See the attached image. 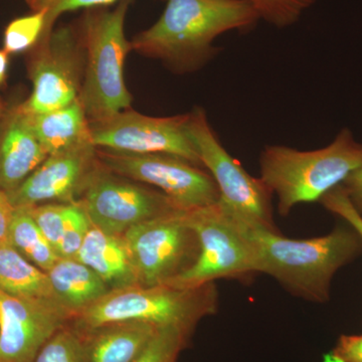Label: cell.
<instances>
[{"instance_id":"cell-8","label":"cell","mask_w":362,"mask_h":362,"mask_svg":"<svg viewBox=\"0 0 362 362\" xmlns=\"http://www.w3.org/2000/svg\"><path fill=\"white\" fill-rule=\"evenodd\" d=\"M100 163L124 177L156 188L181 211L211 206L220 192L206 168L173 154H128L97 148Z\"/></svg>"},{"instance_id":"cell-26","label":"cell","mask_w":362,"mask_h":362,"mask_svg":"<svg viewBox=\"0 0 362 362\" xmlns=\"http://www.w3.org/2000/svg\"><path fill=\"white\" fill-rule=\"evenodd\" d=\"M190 338L180 330L160 328L133 362H177L180 352L187 346Z\"/></svg>"},{"instance_id":"cell-2","label":"cell","mask_w":362,"mask_h":362,"mask_svg":"<svg viewBox=\"0 0 362 362\" xmlns=\"http://www.w3.org/2000/svg\"><path fill=\"white\" fill-rule=\"evenodd\" d=\"M242 221L256 250L259 274L313 303L329 301L335 274L362 254L361 237L347 223L322 237L295 240Z\"/></svg>"},{"instance_id":"cell-6","label":"cell","mask_w":362,"mask_h":362,"mask_svg":"<svg viewBox=\"0 0 362 362\" xmlns=\"http://www.w3.org/2000/svg\"><path fill=\"white\" fill-rule=\"evenodd\" d=\"M185 214L199 240V256L169 285L199 287L220 279L249 280L259 274L256 250L240 216L220 201Z\"/></svg>"},{"instance_id":"cell-34","label":"cell","mask_w":362,"mask_h":362,"mask_svg":"<svg viewBox=\"0 0 362 362\" xmlns=\"http://www.w3.org/2000/svg\"><path fill=\"white\" fill-rule=\"evenodd\" d=\"M8 58L9 54L4 49H0V87L6 78L7 70H8Z\"/></svg>"},{"instance_id":"cell-31","label":"cell","mask_w":362,"mask_h":362,"mask_svg":"<svg viewBox=\"0 0 362 362\" xmlns=\"http://www.w3.org/2000/svg\"><path fill=\"white\" fill-rule=\"evenodd\" d=\"M341 187L350 204L362 216V168L356 169L343 181Z\"/></svg>"},{"instance_id":"cell-1","label":"cell","mask_w":362,"mask_h":362,"mask_svg":"<svg viewBox=\"0 0 362 362\" xmlns=\"http://www.w3.org/2000/svg\"><path fill=\"white\" fill-rule=\"evenodd\" d=\"M259 21L246 0H166L160 18L136 35L131 47L176 74L194 73L218 54V37L251 32Z\"/></svg>"},{"instance_id":"cell-18","label":"cell","mask_w":362,"mask_h":362,"mask_svg":"<svg viewBox=\"0 0 362 362\" xmlns=\"http://www.w3.org/2000/svg\"><path fill=\"white\" fill-rule=\"evenodd\" d=\"M0 289L18 299L71 313L54 292L47 272L26 259L7 238L0 242Z\"/></svg>"},{"instance_id":"cell-32","label":"cell","mask_w":362,"mask_h":362,"mask_svg":"<svg viewBox=\"0 0 362 362\" xmlns=\"http://www.w3.org/2000/svg\"><path fill=\"white\" fill-rule=\"evenodd\" d=\"M14 213V206L6 192L0 189V242L6 240Z\"/></svg>"},{"instance_id":"cell-12","label":"cell","mask_w":362,"mask_h":362,"mask_svg":"<svg viewBox=\"0 0 362 362\" xmlns=\"http://www.w3.org/2000/svg\"><path fill=\"white\" fill-rule=\"evenodd\" d=\"M187 120L188 113L153 117L129 108L89 122L90 139L99 149L128 154H173L204 168L188 133Z\"/></svg>"},{"instance_id":"cell-4","label":"cell","mask_w":362,"mask_h":362,"mask_svg":"<svg viewBox=\"0 0 362 362\" xmlns=\"http://www.w3.org/2000/svg\"><path fill=\"white\" fill-rule=\"evenodd\" d=\"M218 309L216 283L194 288L135 285L111 290L74 317L70 324L76 330L86 331L105 324L141 321L192 337L197 324Z\"/></svg>"},{"instance_id":"cell-16","label":"cell","mask_w":362,"mask_h":362,"mask_svg":"<svg viewBox=\"0 0 362 362\" xmlns=\"http://www.w3.org/2000/svg\"><path fill=\"white\" fill-rule=\"evenodd\" d=\"M159 329L141 321H122L77 331L82 337L85 362H133Z\"/></svg>"},{"instance_id":"cell-17","label":"cell","mask_w":362,"mask_h":362,"mask_svg":"<svg viewBox=\"0 0 362 362\" xmlns=\"http://www.w3.org/2000/svg\"><path fill=\"white\" fill-rule=\"evenodd\" d=\"M76 259L92 269L111 290L138 285L134 265L123 235L104 232L93 226Z\"/></svg>"},{"instance_id":"cell-14","label":"cell","mask_w":362,"mask_h":362,"mask_svg":"<svg viewBox=\"0 0 362 362\" xmlns=\"http://www.w3.org/2000/svg\"><path fill=\"white\" fill-rule=\"evenodd\" d=\"M73 315L0 289V362H33L40 349Z\"/></svg>"},{"instance_id":"cell-15","label":"cell","mask_w":362,"mask_h":362,"mask_svg":"<svg viewBox=\"0 0 362 362\" xmlns=\"http://www.w3.org/2000/svg\"><path fill=\"white\" fill-rule=\"evenodd\" d=\"M21 104L0 119V189L13 192L47 158Z\"/></svg>"},{"instance_id":"cell-33","label":"cell","mask_w":362,"mask_h":362,"mask_svg":"<svg viewBox=\"0 0 362 362\" xmlns=\"http://www.w3.org/2000/svg\"><path fill=\"white\" fill-rule=\"evenodd\" d=\"M25 1L33 11H42V9H47L49 11L58 0H25Z\"/></svg>"},{"instance_id":"cell-5","label":"cell","mask_w":362,"mask_h":362,"mask_svg":"<svg viewBox=\"0 0 362 362\" xmlns=\"http://www.w3.org/2000/svg\"><path fill=\"white\" fill-rule=\"evenodd\" d=\"M132 0H119L113 9H88L80 33L85 47V73L81 103L89 122L104 120L129 109L132 102L124 78V64L131 42L125 20Z\"/></svg>"},{"instance_id":"cell-25","label":"cell","mask_w":362,"mask_h":362,"mask_svg":"<svg viewBox=\"0 0 362 362\" xmlns=\"http://www.w3.org/2000/svg\"><path fill=\"white\" fill-rule=\"evenodd\" d=\"M93 225L78 202L69 204L63 237L57 252L59 258L76 259Z\"/></svg>"},{"instance_id":"cell-35","label":"cell","mask_w":362,"mask_h":362,"mask_svg":"<svg viewBox=\"0 0 362 362\" xmlns=\"http://www.w3.org/2000/svg\"><path fill=\"white\" fill-rule=\"evenodd\" d=\"M4 107H2L1 103H0V119H1L2 114H4Z\"/></svg>"},{"instance_id":"cell-19","label":"cell","mask_w":362,"mask_h":362,"mask_svg":"<svg viewBox=\"0 0 362 362\" xmlns=\"http://www.w3.org/2000/svg\"><path fill=\"white\" fill-rule=\"evenodd\" d=\"M25 113L47 156L90 141L89 120L78 98L73 103L54 110Z\"/></svg>"},{"instance_id":"cell-11","label":"cell","mask_w":362,"mask_h":362,"mask_svg":"<svg viewBox=\"0 0 362 362\" xmlns=\"http://www.w3.org/2000/svg\"><path fill=\"white\" fill-rule=\"evenodd\" d=\"M185 213L176 211L145 221L123 233L138 285L169 284L194 263L199 256V240Z\"/></svg>"},{"instance_id":"cell-29","label":"cell","mask_w":362,"mask_h":362,"mask_svg":"<svg viewBox=\"0 0 362 362\" xmlns=\"http://www.w3.org/2000/svg\"><path fill=\"white\" fill-rule=\"evenodd\" d=\"M117 0H58L57 4L52 6L51 11L47 13V23H45V28L42 37H45L54 30V23L58 21L59 16H63L64 13L82 8L90 9L104 7L109 6V4H113Z\"/></svg>"},{"instance_id":"cell-20","label":"cell","mask_w":362,"mask_h":362,"mask_svg":"<svg viewBox=\"0 0 362 362\" xmlns=\"http://www.w3.org/2000/svg\"><path fill=\"white\" fill-rule=\"evenodd\" d=\"M47 273L59 299L74 317L111 291L103 279L76 259L59 258Z\"/></svg>"},{"instance_id":"cell-7","label":"cell","mask_w":362,"mask_h":362,"mask_svg":"<svg viewBox=\"0 0 362 362\" xmlns=\"http://www.w3.org/2000/svg\"><path fill=\"white\" fill-rule=\"evenodd\" d=\"M187 130L202 165L218 188L221 204L247 223L278 230L274 221L271 190L261 177L250 175L228 153L202 107H195L188 113Z\"/></svg>"},{"instance_id":"cell-30","label":"cell","mask_w":362,"mask_h":362,"mask_svg":"<svg viewBox=\"0 0 362 362\" xmlns=\"http://www.w3.org/2000/svg\"><path fill=\"white\" fill-rule=\"evenodd\" d=\"M324 362H362V334L341 335Z\"/></svg>"},{"instance_id":"cell-28","label":"cell","mask_w":362,"mask_h":362,"mask_svg":"<svg viewBox=\"0 0 362 362\" xmlns=\"http://www.w3.org/2000/svg\"><path fill=\"white\" fill-rule=\"evenodd\" d=\"M321 204L330 213L337 214L345 223L351 226L362 239V216L350 204L349 197L343 192L341 185L333 188L320 199Z\"/></svg>"},{"instance_id":"cell-27","label":"cell","mask_w":362,"mask_h":362,"mask_svg":"<svg viewBox=\"0 0 362 362\" xmlns=\"http://www.w3.org/2000/svg\"><path fill=\"white\" fill-rule=\"evenodd\" d=\"M69 204L63 202H49L39 206L28 207L30 216L39 226L40 232L49 240L54 249H58L63 237Z\"/></svg>"},{"instance_id":"cell-3","label":"cell","mask_w":362,"mask_h":362,"mask_svg":"<svg viewBox=\"0 0 362 362\" xmlns=\"http://www.w3.org/2000/svg\"><path fill=\"white\" fill-rule=\"evenodd\" d=\"M259 164V177L277 197L279 214L287 216L299 204L320 202L362 168V143L349 128H343L323 148L302 151L285 145H265Z\"/></svg>"},{"instance_id":"cell-22","label":"cell","mask_w":362,"mask_h":362,"mask_svg":"<svg viewBox=\"0 0 362 362\" xmlns=\"http://www.w3.org/2000/svg\"><path fill=\"white\" fill-rule=\"evenodd\" d=\"M47 13V9H42L11 21L4 30V51L20 54L35 47L44 33Z\"/></svg>"},{"instance_id":"cell-9","label":"cell","mask_w":362,"mask_h":362,"mask_svg":"<svg viewBox=\"0 0 362 362\" xmlns=\"http://www.w3.org/2000/svg\"><path fill=\"white\" fill-rule=\"evenodd\" d=\"M85 73V47L80 30L66 25L40 37L30 62V98L21 105L30 114L61 108L77 100Z\"/></svg>"},{"instance_id":"cell-24","label":"cell","mask_w":362,"mask_h":362,"mask_svg":"<svg viewBox=\"0 0 362 362\" xmlns=\"http://www.w3.org/2000/svg\"><path fill=\"white\" fill-rule=\"evenodd\" d=\"M33 362H85L82 337L66 324L42 345Z\"/></svg>"},{"instance_id":"cell-13","label":"cell","mask_w":362,"mask_h":362,"mask_svg":"<svg viewBox=\"0 0 362 362\" xmlns=\"http://www.w3.org/2000/svg\"><path fill=\"white\" fill-rule=\"evenodd\" d=\"M98 165L97 147L90 141L80 143L47 156L7 195L14 207L78 202Z\"/></svg>"},{"instance_id":"cell-21","label":"cell","mask_w":362,"mask_h":362,"mask_svg":"<svg viewBox=\"0 0 362 362\" xmlns=\"http://www.w3.org/2000/svg\"><path fill=\"white\" fill-rule=\"evenodd\" d=\"M7 240L33 265L47 272L59 259L58 252L45 239L28 207H14Z\"/></svg>"},{"instance_id":"cell-10","label":"cell","mask_w":362,"mask_h":362,"mask_svg":"<svg viewBox=\"0 0 362 362\" xmlns=\"http://www.w3.org/2000/svg\"><path fill=\"white\" fill-rule=\"evenodd\" d=\"M100 230L122 235L133 226L181 211L156 188L99 165L78 201Z\"/></svg>"},{"instance_id":"cell-23","label":"cell","mask_w":362,"mask_h":362,"mask_svg":"<svg viewBox=\"0 0 362 362\" xmlns=\"http://www.w3.org/2000/svg\"><path fill=\"white\" fill-rule=\"evenodd\" d=\"M258 13L259 20L283 30L301 20L317 0H246Z\"/></svg>"}]
</instances>
